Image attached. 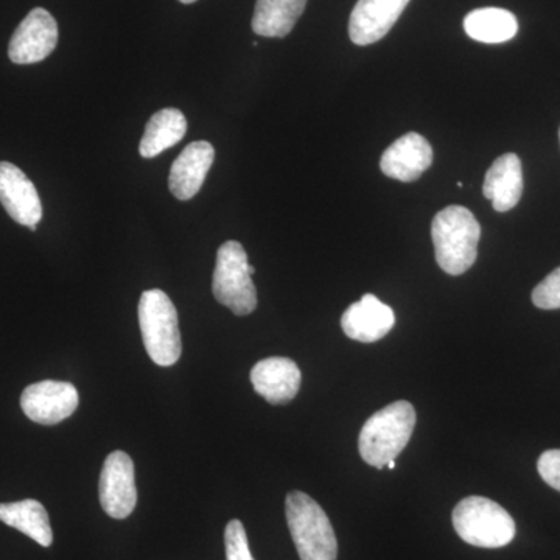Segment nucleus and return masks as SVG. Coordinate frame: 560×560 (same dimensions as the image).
<instances>
[{
  "label": "nucleus",
  "mask_w": 560,
  "mask_h": 560,
  "mask_svg": "<svg viewBox=\"0 0 560 560\" xmlns=\"http://www.w3.org/2000/svg\"><path fill=\"white\" fill-rule=\"evenodd\" d=\"M481 226L469 209L448 206L433 219L431 238L441 270L460 276L474 267Z\"/></svg>",
  "instance_id": "1"
},
{
  "label": "nucleus",
  "mask_w": 560,
  "mask_h": 560,
  "mask_svg": "<svg viewBox=\"0 0 560 560\" xmlns=\"http://www.w3.org/2000/svg\"><path fill=\"white\" fill-rule=\"evenodd\" d=\"M415 427L416 410L410 401H394L375 412L360 431L361 458L375 469H383L407 447Z\"/></svg>",
  "instance_id": "2"
},
{
  "label": "nucleus",
  "mask_w": 560,
  "mask_h": 560,
  "mask_svg": "<svg viewBox=\"0 0 560 560\" xmlns=\"http://www.w3.org/2000/svg\"><path fill=\"white\" fill-rule=\"evenodd\" d=\"M285 514L301 560H337L338 541L334 526L312 497L293 490L287 495Z\"/></svg>",
  "instance_id": "3"
},
{
  "label": "nucleus",
  "mask_w": 560,
  "mask_h": 560,
  "mask_svg": "<svg viewBox=\"0 0 560 560\" xmlns=\"http://www.w3.org/2000/svg\"><path fill=\"white\" fill-rule=\"evenodd\" d=\"M139 326L143 346L154 363L173 366L183 353L178 312L162 290L143 291L139 301Z\"/></svg>",
  "instance_id": "4"
},
{
  "label": "nucleus",
  "mask_w": 560,
  "mask_h": 560,
  "mask_svg": "<svg viewBox=\"0 0 560 560\" xmlns=\"http://www.w3.org/2000/svg\"><path fill=\"white\" fill-rule=\"evenodd\" d=\"M456 534L478 548H503L515 537V522L510 512L485 497H467L453 510Z\"/></svg>",
  "instance_id": "5"
},
{
  "label": "nucleus",
  "mask_w": 560,
  "mask_h": 560,
  "mask_svg": "<svg viewBox=\"0 0 560 560\" xmlns=\"http://www.w3.org/2000/svg\"><path fill=\"white\" fill-rule=\"evenodd\" d=\"M256 268L249 265L242 243L230 241L220 246L213 271L212 291L215 300L234 315H250L257 307V290L250 276Z\"/></svg>",
  "instance_id": "6"
},
{
  "label": "nucleus",
  "mask_w": 560,
  "mask_h": 560,
  "mask_svg": "<svg viewBox=\"0 0 560 560\" xmlns=\"http://www.w3.org/2000/svg\"><path fill=\"white\" fill-rule=\"evenodd\" d=\"M101 503L103 511L116 521L130 517L138 504L136 489L135 463L128 453H110L103 464L101 485Z\"/></svg>",
  "instance_id": "7"
},
{
  "label": "nucleus",
  "mask_w": 560,
  "mask_h": 560,
  "mask_svg": "<svg viewBox=\"0 0 560 560\" xmlns=\"http://www.w3.org/2000/svg\"><path fill=\"white\" fill-rule=\"evenodd\" d=\"M79 404V390L68 382L33 383L21 396L22 411L39 425H57L70 418Z\"/></svg>",
  "instance_id": "8"
},
{
  "label": "nucleus",
  "mask_w": 560,
  "mask_h": 560,
  "mask_svg": "<svg viewBox=\"0 0 560 560\" xmlns=\"http://www.w3.org/2000/svg\"><path fill=\"white\" fill-rule=\"evenodd\" d=\"M58 44V24L49 11L32 10L11 36L9 57L14 65L46 60Z\"/></svg>",
  "instance_id": "9"
},
{
  "label": "nucleus",
  "mask_w": 560,
  "mask_h": 560,
  "mask_svg": "<svg viewBox=\"0 0 560 560\" xmlns=\"http://www.w3.org/2000/svg\"><path fill=\"white\" fill-rule=\"evenodd\" d=\"M0 202L16 223L36 231L43 219L38 190L31 178L11 162H0Z\"/></svg>",
  "instance_id": "10"
},
{
  "label": "nucleus",
  "mask_w": 560,
  "mask_h": 560,
  "mask_svg": "<svg viewBox=\"0 0 560 560\" xmlns=\"http://www.w3.org/2000/svg\"><path fill=\"white\" fill-rule=\"evenodd\" d=\"M411 0H359L349 18V36L357 46H371L388 35Z\"/></svg>",
  "instance_id": "11"
},
{
  "label": "nucleus",
  "mask_w": 560,
  "mask_h": 560,
  "mask_svg": "<svg viewBox=\"0 0 560 560\" xmlns=\"http://www.w3.org/2000/svg\"><path fill=\"white\" fill-rule=\"evenodd\" d=\"M433 164V149L418 132H408L397 139L382 154L381 168L388 178L412 183Z\"/></svg>",
  "instance_id": "12"
},
{
  "label": "nucleus",
  "mask_w": 560,
  "mask_h": 560,
  "mask_svg": "<svg viewBox=\"0 0 560 560\" xmlns=\"http://www.w3.org/2000/svg\"><path fill=\"white\" fill-rule=\"evenodd\" d=\"M302 375L293 360L271 357L259 361L250 371V382L268 404H290L301 389Z\"/></svg>",
  "instance_id": "13"
},
{
  "label": "nucleus",
  "mask_w": 560,
  "mask_h": 560,
  "mask_svg": "<svg viewBox=\"0 0 560 560\" xmlns=\"http://www.w3.org/2000/svg\"><path fill=\"white\" fill-rule=\"evenodd\" d=\"M396 324V315L389 305L374 294H364L350 305L341 318L342 331L350 340L375 342L385 338Z\"/></svg>",
  "instance_id": "14"
},
{
  "label": "nucleus",
  "mask_w": 560,
  "mask_h": 560,
  "mask_svg": "<svg viewBox=\"0 0 560 560\" xmlns=\"http://www.w3.org/2000/svg\"><path fill=\"white\" fill-rule=\"evenodd\" d=\"M215 150L212 143L200 140L191 142L173 162L168 187L173 197L179 201H189L205 184L206 176L212 167Z\"/></svg>",
  "instance_id": "15"
},
{
  "label": "nucleus",
  "mask_w": 560,
  "mask_h": 560,
  "mask_svg": "<svg viewBox=\"0 0 560 560\" xmlns=\"http://www.w3.org/2000/svg\"><path fill=\"white\" fill-rule=\"evenodd\" d=\"M482 194L492 201L497 212H508L522 200L523 168L517 154L506 153L490 165Z\"/></svg>",
  "instance_id": "16"
},
{
  "label": "nucleus",
  "mask_w": 560,
  "mask_h": 560,
  "mask_svg": "<svg viewBox=\"0 0 560 560\" xmlns=\"http://www.w3.org/2000/svg\"><path fill=\"white\" fill-rule=\"evenodd\" d=\"M307 0H257L253 31L265 38H285L304 13Z\"/></svg>",
  "instance_id": "17"
},
{
  "label": "nucleus",
  "mask_w": 560,
  "mask_h": 560,
  "mask_svg": "<svg viewBox=\"0 0 560 560\" xmlns=\"http://www.w3.org/2000/svg\"><path fill=\"white\" fill-rule=\"evenodd\" d=\"M0 522L21 530L40 547L49 548L54 541L49 514L39 501L22 500L16 503H0Z\"/></svg>",
  "instance_id": "18"
},
{
  "label": "nucleus",
  "mask_w": 560,
  "mask_h": 560,
  "mask_svg": "<svg viewBox=\"0 0 560 560\" xmlns=\"http://www.w3.org/2000/svg\"><path fill=\"white\" fill-rule=\"evenodd\" d=\"M186 116L176 108L158 110L147 124L145 132L139 143L140 156L145 160L156 158L162 151L176 145L186 136Z\"/></svg>",
  "instance_id": "19"
},
{
  "label": "nucleus",
  "mask_w": 560,
  "mask_h": 560,
  "mask_svg": "<svg viewBox=\"0 0 560 560\" xmlns=\"http://www.w3.org/2000/svg\"><path fill=\"white\" fill-rule=\"evenodd\" d=\"M464 31L471 39L485 44H501L517 35V18L503 9H478L464 20Z\"/></svg>",
  "instance_id": "20"
},
{
  "label": "nucleus",
  "mask_w": 560,
  "mask_h": 560,
  "mask_svg": "<svg viewBox=\"0 0 560 560\" xmlns=\"http://www.w3.org/2000/svg\"><path fill=\"white\" fill-rule=\"evenodd\" d=\"M226 560H254L250 555L248 536L241 521H231L224 530Z\"/></svg>",
  "instance_id": "21"
},
{
  "label": "nucleus",
  "mask_w": 560,
  "mask_h": 560,
  "mask_svg": "<svg viewBox=\"0 0 560 560\" xmlns=\"http://www.w3.org/2000/svg\"><path fill=\"white\" fill-rule=\"evenodd\" d=\"M533 302L541 311L560 308V267L550 272L533 291Z\"/></svg>",
  "instance_id": "22"
},
{
  "label": "nucleus",
  "mask_w": 560,
  "mask_h": 560,
  "mask_svg": "<svg viewBox=\"0 0 560 560\" xmlns=\"http://www.w3.org/2000/svg\"><path fill=\"white\" fill-rule=\"evenodd\" d=\"M537 470H539L541 480L560 492V451L541 453L537 460Z\"/></svg>",
  "instance_id": "23"
},
{
  "label": "nucleus",
  "mask_w": 560,
  "mask_h": 560,
  "mask_svg": "<svg viewBox=\"0 0 560 560\" xmlns=\"http://www.w3.org/2000/svg\"><path fill=\"white\" fill-rule=\"evenodd\" d=\"M388 469L394 470L396 469V460H389L388 463Z\"/></svg>",
  "instance_id": "24"
},
{
  "label": "nucleus",
  "mask_w": 560,
  "mask_h": 560,
  "mask_svg": "<svg viewBox=\"0 0 560 560\" xmlns=\"http://www.w3.org/2000/svg\"><path fill=\"white\" fill-rule=\"evenodd\" d=\"M180 3H194L197 2V0H179Z\"/></svg>",
  "instance_id": "25"
},
{
  "label": "nucleus",
  "mask_w": 560,
  "mask_h": 560,
  "mask_svg": "<svg viewBox=\"0 0 560 560\" xmlns=\"http://www.w3.org/2000/svg\"><path fill=\"white\" fill-rule=\"evenodd\" d=\"M456 186H458V187H459V189H463L464 184H463V183H460V180H458V183H456Z\"/></svg>",
  "instance_id": "26"
},
{
  "label": "nucleus",
  "mask_w": 560,
  "mask_h": 560,
  "mask_svg": "<svg viewBox=\"0 0 560 560\" xmlns=\"http://www.w3.org/2000/svg\"><path fill=\"white\" fill-rule=\"evenodd\" d=\"M559 135H560V132H559Z\"/></svg>",
  "instance_id": "27"
}]
</instances>
